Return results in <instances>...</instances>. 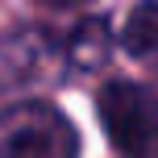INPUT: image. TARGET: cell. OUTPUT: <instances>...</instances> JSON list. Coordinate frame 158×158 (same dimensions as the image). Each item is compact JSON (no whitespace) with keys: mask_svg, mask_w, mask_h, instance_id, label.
<instances>
[{"mask_svg":"<svg viewBox=\"0 0 158 158\" xmlns=\"http://www.w3.org/2000/svg\"><path fill=\"white\" fill-rule=\"evenodd\" d=\"M0 158H79V129L50 100L0 108Z\"/></svg>","mask_w":158,"mask_h":158,"instance_id":"1","label":"cell"},{"mask_svg":"<svg viewBox=\"0 0 158 158\" xmlns=\"http://www.w3.org/2000/svg\"><path fill=\"white\" fill-rule=\"evenodd\" d=\"M96 112L125 158H158V87L112 79L96 96Z\"/></svg>","mask_w":158,"mask_h":158,"instance_id":"2","label":"cell"},{"mask_svg":"<svg viewBox=\"0 0 158 158\" xmlns=\"http://www.w3.org/2000/svg\"><path fill=\"white\" fill-rule=\"evenodd\" d=\"M67 54H71V63L79 71H96V67L112 54L108 21H104V17H83V21L71 29V38H67Z\"/></svg>","mask_w":158,"mask_h":158,"instance_id":"3","label":"cell"},{"mask_svg":"<svg viewBox=\"0 0 158 158\" xmlns=\"http://www.w3.org/2000/svg\"><path fill=\"white\" fill-rule=\"evenodd\" d=\"M121 50L137 63H158V4H137L121 29Z\"/></svg>","mask_w":158,"mask_h":158,"instance_id":"4","label":"cell"}]
</instances>
